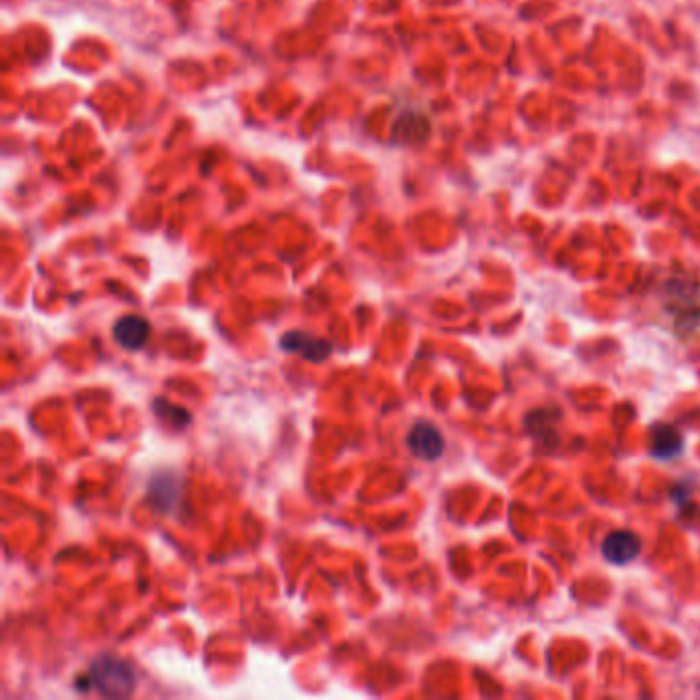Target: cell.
<instances>
[{
  "label": "cell",
  "instance_id": "cell-6",
  "mask_svg": "<svg viewBox=\"0 0 700 700\" xmlns=\"http://www.w3.org/2000/svg\"><path fill=\"white\" fill-rule=\"evenodd\" d=\"M649 450L661 460H670L680 456L685 450V439L682 434L670 424H657L651 427L649 436Z\"/></svg>",
  "mask_w": 700,
  "mask_h": 700
},
{
  "label": "cell",
  "instance_id": "cell-1",
  "mask_svg": "<svg viewBox=\"0 0 700 700\" xmlns=\"http://www.w3.org/2000/svg\"><path fill=\"white\" fill-rule=\"evenodd\" d=\"M87 682L102 697L128 699L136 690V671L131 664L121 657L99 656L91 664Z\"/></svg>",
  "mask_w": 700,
  "mask_h": 700
},
{
  "label": "cell",
  "instance_id": "cell-7",
  "mask_svg": "<svg viewBox=\"0 0 700 700\" xmlns=\"http://www.w3.org/2000/svg\"><path fill=\"white\" fill-rule=\"evenodd\" d=\"M177 489V481L169 475H162L159 479L150 482V496L157 508H161L162 511L169 510L171 503H176V497H169V491Z\"/></svg>",
  "mask_w": 700,
  "mask_h": 700
},
{
  "label": "cell",
  "instance_id": "cell-5",
  "mask_svg": "<svg viewBox=\"0 0 700 700\" xmlns=\"http://www.w3.org/2000/svg\"><path fill=\"white\" fill-rule=\"evenodd\" d=\"M114 337L124 350L138 351L147 346L150 337V325L138 315L121 317L114 327Z\"/></svg>",
  "mask_w": 700,
  "mask_h": 700
},
{
  "label": "cell",
  "instance_id": "cell-4",
  "mask_svg": "<svg viewBox=\"0 0 700 700\" xmlns=\"http://www.w3.org/2000/svg\"><path fill=\"white\" fill-rule=\"evenodd\" d=\"M279 346H282V350L298 353V356H303L305 360H310L315 364L325 362L331 356V351H333L331 343L327 339L312 336V333H307V331H290V333H286V336L282 337Z\"/></svg>",
  "mask_w": 700,
  "mask_h": 700
},
{
  "label": "cell",
  "instance_id": "cell-2",
  "mask_svg": "<svg viewBox=\"0 0 700 700\" xmlns=\"http://www.w3.org/2000/svg\"><path fill=\"white\" fill-rule=\"evenodd\" d=\"M407 446L415 458L432 463V460H438L439 456L444 454L446 439L436 425L420 422V424L413 425V429L409 432Z\"/></svg>",
  "mask_w": 700,
  "mask_h": 700
},
{
  "label": "cell",
  "instance_id": "cell-3",
  "mask_svg": "<svg viewBox=\"0 0 700 700\" xmlns=\"http://www.w3.org/2000/svg\"><path fill=\"white\" fill-rule=\"evenodd\" d=\"M641 553V539L630 530L611 532L602 542V554L608 563L625 568Z\"/></svg>",
  "mask_w": 700,
  "mask_h": 700
}]
</instances>
